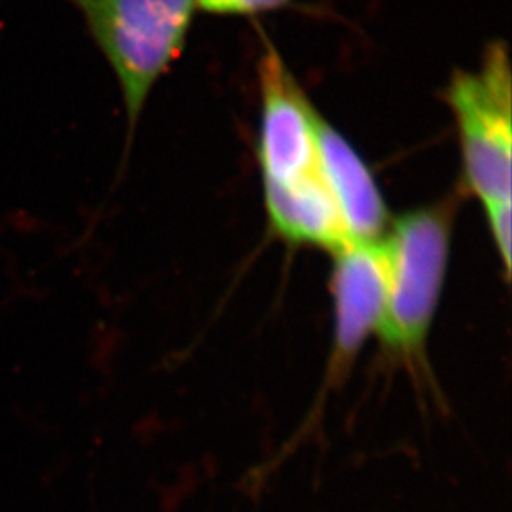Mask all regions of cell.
<instances>
[{
    "instance_id": "1",
    "label": "cell",
    "mask_w": 512,
    "mask_h": 512,
    "mask_svg": "<svg viewBox=\"0 0 512 512\" xmlns=\"http://www.w3.org/2000/svg\"><path fill=\"white\" fill-rule=\"evenodd\" d=\"M115 73L128 120V146L146 102L188 40L196 0H67Z\"/></svg>"
},
{
    "instance_id": "2",
    "label": "cell",
    "mask_w": 512,
    "mask_h": 512,
    "mask_svg": "<svg viewBox=\"0 0 512 512\" xmlns=\"http://www.w3.org/2000/svg\"><path fill=\"white\" fill-rule=\"evenodd\" d=\"M458 196L401 214L382 237L388 297L378 334L413 352L425 340L445 284Z\"/></svg>"
},
{
    "instance_id": "3",
    "label": "cell",
    "mask_w": 512,
    "mask_h": 512,
    "mask_svg": "<svg viewBox=\"0 0 512 512\" xmlns=\"http://www.w3.org/2000/svg\"><path fill=\"white\" fill-rule=\"evenodd\" d=\"M511 62L504 42L489 45L479 68L456 70L446 87L461 151V186L483 208L511 203Z\"/></svg>"
},
{
    "instance_id": "4",
    "label": "cell",
    "mask_w": 512,
    "mask_h": 512,
    "mask_svg": "<svg viewBox=\"0 0 512 512\" xmlns=\"http://www.w3.org/2000/svg\"><path fill=\"white\" fill-rule=\"evenodd\" d=\"M264 45L257 67L262 103L257 158L262 183H289L319 168L315 138L319 112L276 47L269 40Z\"/></svg>"
},
{
    "instance_id": "5",
    "label": "cell",
    "mask_w": 512,
    "mask_h": 512,
    "mask_svg": "<svg viewBox=\"0 0 512 512\" xmlns=\"http://www.w3.org/2000/svg\"><path fill=\"white\" fill-rule=\"evenodd\" d=\"M317 166L334 198L350 242H377L392 223L372 170L337 128L317 116Z\"/></svg>"
},
{
    "instance_id": "6",
    "label": "cell",
    "mask_w": 512,
    "mask_h": 512,
    "mask_svg": "<svg viewBox=\"0 0 512 512\" xmlns=\"http://www.w3.org/2000/svg\"><path fill=\"white\" fill-rule=\"evenodd\" d=\"M335 343L342 357L380 329L387 309L388 271L382 239L350 242L334 252Z\"/></svg>"
},
{
    "instance_id": "7",
    "label": "cell",
    "mask_w": 512,
    "mask_h": 512,
    "mask_svg": "<svg viewBox=\"0 0 512 512\" xmlns=\"http://www.w3.org/2000/svg\"><path fill=\"white\" fill-rule=\"evenodd\" d=\"M264 201L272 231L290 244L320 247L332 254L350 244L319 168L289 183H264Z\"/></svg>"
},
{
    "instance_id": "8",
    "label": "cell",
    "mask_w": 512,
    "mask_h": 512,
    "mask_svg": "<svg viewBox=\"0 0 512 512\" xmlns=\"http://www.w3.org/2000/svg\"><path fill=\"white\" fill-rule=\"evenodd\" d=\"M294 0H196V9L221 17H251L281 10Z\"/></svg>"
},
{
    "instance_id": "9",
    "label": "cell",
    "mask_w": 512,
    "mask_h": 512,
    "mask_svg": "<svg viewBox=\"0 0 512 512\" xmlns=\"http://www.w3.org/2000/svg\"><path fill=\"white\" fill-rule=\"evenodd\" d=\"M488 219L489 231L493 237L499 257L503 262L506 276L511 274V203L498 204L484 208Z\"/></svg>"
}]
</instances>
